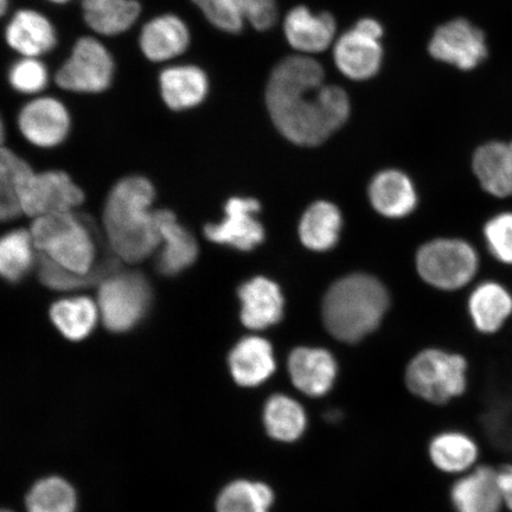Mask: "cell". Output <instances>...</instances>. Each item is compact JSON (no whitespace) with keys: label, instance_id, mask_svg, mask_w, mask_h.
I'll list each match as a JSON object with an SVG mask.
<instances>
[{"label":"cell","instance_id":"obj_23","mask_svg":"<svg viewBox=\"0 0 512 512\" xmlns=\"http://www.w3.org/2000/svg\"><path fill=\"white\" fill-rule=\"evenodd\" d=\"M451 502L456 512H499L503 505L497 471L479 466L453 484Z\"/></svg>","mask_w":512,"mask_h":512},{"label":"cell","instance_id":"obj_39","mask_svg":"<svg viewBox=\"0 0 512 512\" xmlns=\"http://www.w3.org/2000/svg\"><path fill=\"white\" fill-rule=\"evenodd\" d=\"M497 479L503 504L512 512V465L501 467L497 471Z\"/></svg>","mask_w":512,"mask_h":512},{"label":"cell","instance_id":"obj_34","mask_svg":"<svg viewBox=\"0 0 512 512\" xmlns=\"http://www.w3.org/2000/svg\"><path fill=\"white\" fill-rule=\"evenodd\" d=\"M30 165L14 151L0 147V221H10L22 214L18 184L31 172Z\"/></svg>","mask_w":512,"mask_h":512},{"label":"cell","instance_id":"obj_37","mask_svg":"<svg viewBox=\"0 0 512 512\" xmlns=\"http://www.w3.org/2000/svg\"><path fill=\"white\" fill-rule=\"evenodd\" d=\"M9 85L15 92L22 95H42L50 82L47 64L37 57H19L11 64L8 73Z\"/></svg>","mask_w":512,"mask_h":512},{"label":"cell","instance_id":"obj_33","mask_svg":"<svg viewBox=\"0 0 512 512\" xmlns=\"http://www.w3.org/2000/svg\"><path fill=\"white\" fill-rule=\"evenodd\" d=\"M34 241L30 232L12 230L0 238V277L19 283L35 264Z\"/></svg>","mask_w":512,"mask_h":512},{"label":"cell","instance_id":"obj_5","mask_svg":"<svg viewBox=\"0 0 512 512\" xmlns=\"http://www.w3.org/2000/svg\"><path fill=\"white\" fill-rule=\"evenodd\" d=\"M479 270L480 255L466 239H433L416 253V271L420 278L439 291L464 290L475 281Z\"/></svg>","mask_w":512,"mask_h":512},{"label":"cell","instance_id":"obj_9","mask_svg":"<svg viewBox=\"0 0 512 512\" xmlns=\"http://www.w3.org/2000/svg\"><path fill=\"white\" fill-rule=\"evenodd\" d=\"M22 213L40 217L70 213L85 201L83 191L62 171L29 172L18 184Z\"/></svg>","mask_w":512,"mask_h":512},{"label":"cell","instance_id":"obj_19","mask_svg":"<svg viewBox=\"0 0 512 512\" xmlns=\"http://www.w3.org/2000/svg\"><path fill=\"white\" fill-rule=\"evenodd\" d=\"M334 60L337 69L352 81H367L380 72L383 49L380 40H375L351 29L334 44Z\"/></svg>","mask_w":512,"mask_h":512},{"label":"cell","instance_id":"obj_16","mask_svg":"<svg viewBox=\"0 0 512 512\" xmlns=\"http://www.w3.org/2000/svg\"><path fill=\"white\" fill-rule=\"evenodd\" d=\"M466 309L478 334L497 335L512 317V293L497 280L480 281L472 287Z\"/></svg>","mask_w":512,"mask_h":512},{"label":"cell","instance_id":"obj_36","mask_svg":"<svg viewBox=\"0 0 512 512\" xmlns=\"http://www.w3.org/2000/svg\"><path fill=\"white\" fill-rule=\"evenodd\" d=\"M112 270H114V262L108 261L106 264L96 268L91 274H76L64 270L63 267L56 265L55 262L42 254L40 264H38V275H40L42 284L59 291L76 290V288L94 284L96 281L107 278Z\"/></svg>","mask_w":512,"mask_h":512},{"label":"cell","instance_id":"obj_32","mask_svg":"<svg viewBox=\"0 0 512 512\" xmlns=\"http://www.w3.org/2000/svg\"><path fill=\"white\" fill-rule=\"evenodd\" d=\"M274 492L270 485L239 479L221 491L217 512H270Z\"/></svg>","mask_w":512,"mask_h":512},{"label":"cell","instance_id":"obj_6","mask_svg":"<svg viewBox=\"0 0 512 512\" xmlns=\"http://www.w3.org/2000/svg\"><path fill=\"white\" fill-rule=\"evenodd\" d=\"M469 362L466 357L443 349L419 352L406 371V383L418 398L433 405H446L467 389Z\"/></svg>","mask_w":512,"mask_h":512},{"label":"cell","instance_id":"obj_31","mask_svg":"<svg viewBox=\"0 0 512 512\" xmlns=\"http://www.w3.org/2000/svg\"><path fill=\"white\" fill-rule=\"evenodd\" d=\"M99 309L86 297L64 298L50 307V319L69 341L79 342L92 334Z\"/></svg>","mask_w":512,"mask_h":512},{"label":"cell","instance_id":"obj_42","mask_svg":"<svg viewBox=\"0 0 512 512\" xmlns=\"http://www.w3.org/2000/svg\"><path fill=\"white\" fill-rule=\"evenodd\" d=\"M10 0H0V18L8 14Z\"/></svg>","mask_w":512,"mask_h":512},{"label":"cell","instance_id":"obj_40","mask_svg":"<svg viewBox=\"0 0 512 512\" xmlns=\"http://www.w3.org/2000/svg\"><path fill=\"white\" fill-rule=\"evenodd\" d=\"M355 29L362 32V34L381 40L383 36V27L380 22L374 18H362L355 25Z\"/></svg>","mask_w":512,"mask_h":512},{"label":"cell","instance_id":"obj_21","mask_svg":"<svg viewBox=\"0 0 512 512\" xmlns=\"http://www.w3.org/2000/svg\"><path fill=\"white\" fill-rule=\"evenodd\" d=\"M288 373L300 392L311 398H320L334 387L337 364L329 351L298 348L288 358Z\"/></svg>","mask_w":512,"mask_h":512},{"label":"cell","instance_id":"obj_1","mask_svg":"<svg viewBox=\"0 0 512 512\" xmlns=\"http://www.w3.org/2000/svg\"><path fill=\"white\" fill-rule=\"evenodd\" d=\"M266 104L278 131L302 146L324 143L347 123L351 112L347 92L325 83L322 64L305 55L286 57L274 67Z\"/></svg>","mask_w":512,"mask_h":512},{"label":"cell","instance_id":"obj_7","mask_svg":"<svg viewBox=\"0 0 512 512\" xmlns=\"http://www.w3.org/2000/svg\"><path fill=\"white\" fill-rule=\"evenodd\" d=\"M114 57L98 36H82L55 74L56 85L74 94H101L112 86Z\"/></svg>","mask_w":512,"mask_h":512},{"label":"cell","instance_id":"obj_28","mask_svg":"<svg viewBox=\"0 0 512 512\" xmlns=\"http://www.w3.org/2000/svg\"><path fill=\"white\" fill-rule=\"evenodd\" d=\"M342 229V215L334 204L319 201L306 210L299 224L300 240L312 251L334 247Z\"/></svg>","mask_w":512,"mask_h":512},{"label":"cell","instance_id":"obj_10","mask_svg":"<svg viewBox=\"0 0 512 512\" xmlns=\"http://www.w3.org/2000/svg\"><path fill=\"white\" fill-rule=\"evenodd\" d=\"M428 53L434 60L469 72L486 60L489 48L482 30L465 18H456L435 29Z\"/></svg>","mask_w":512,"mask_h":512},{"label":"cell","instance_id":"obj_41","mask_svg":"<svg viewBox=\"0 0 512 512\" xmlns=\"http://www.w3.org/2000/svg\"><path fill=\"white\" fill-rule=\"evenodd\" d=\"M5 136H6L5 124H4L2 114H0V147L4 146Z\"/></svg>","mask_w":512,"mask_h":512},{"label":"cell","instance_id":"obj_24","mask_svg":"<svg viewBox=\"0 0 512 512\" xmlns=\"http://www.w3.org/2000/svg\"><path fill=\"white\" fill-rule=\"evenodd\" d=\"M163 248L157 260V268L166 277H174L187 270L197 259V242L187 229L178 224L169 210L156 211Z\"/></svg>","mask_w":512,"mask_h":512},{"label":"cell","instance_id":"obj_38","mask_svg":"<svg viewBox=\"0 0 512 512\" xmlns=\"http://www.w3.org/2000/svg\"><path fill=\"white\" fill-rule=\"evenodd\" d=\"M483 240L492 258L512 267V210L499 211L485 221Z\"/></svg>","mask_w":512,"mask_h":512},{"label":"cell","instance_id":"obj_18","mask_svg":"<svg viewBox=\"0 0 512 512\" xmlns=\"http://www.w3.org/2000/svg\"><path fill=\"white\" fill-rule=\"evenodd\" d=\"M158 88L169 110L184 112L206 101L210 82L207 73L195 64H168L159 73Z\"/></svg>","mask_w":512,"mask_h":512},{"label":"cell","instance_id":"obj_25","mask_svg":"<svg viewBox=\"0 0 512 512\" xmlns=\"http://www.w3.org/2000/svg\"><path fill=\"white\" fill-rule=\"evenodd\" d=\"M233 379L241 387L254 388L274 374L275 358L272 345L264 338H243L229 355Z\"/></svg>","mask_w":512,"mask_h":512},{"label":"cell","instance_id":"obj_15","mask_svg":"<svg viewBox=\"0 0 512 512\" xmlns=\"http://www.w3.org/2000/svg\"><path fill=\"white\" fill-rule=\"evenodd\" d=\"M191 34L183 18L174 14L158 15L140 29L138 46L147 61L170 63L190 47Z\"/></svg>","mask_w":512,"mask_h":512},{"label":"cell","instance_id":"obj_43","mask_svg":"<svg viewBox=\"0 0 512 512\" xmlns=\"http://www.w3.org/2000/svg\"><path fill=\"white\" fill-rule=\"evenodd\" d=\"M47 2L55 5H66L70 2H73V0H47Z\"/></svg>","mask_w":512,"mask_h":512},{"label":"cell","instance_id":"obj_44","mask_svg":"<svg viewBox=\"0 0 512 512\" xmlns=\"http://www.w3.org/2000/svg\"><path fill=\"white\" fill-rule=\"evenodd\" d=\"M0 512H12V511H4V510H0Z\"/></svg>","mask_w":512,"mask_h":512},{"label":"cell","instance_id":"obj_2","mask_svg":"<svg viewBox=\"0 0 512 512\" xmlns=\"http://www.w3.org/2000/svg\"><path fill=\"white\" fill-rule=\"evenodd\" d=\"M155 188L149 179L131 176L112 189L108 196L104 223L115 255L130 264L143 261L162 243L155 213L150 211Z\"/></svg>","mask_w":512,"mask_h":512},{"label":"cell","instance_id":"obj_11","mask_svg":"<svg viewBox=\"0 0 512 512\" xmlns=\"http://www.w3.org/2000/svg\"><path fill=\"white\" fill-rule=\"evenodd\" d=\"M17 126L31 145L54 149L68 138L72 130V115L61 99L42 94L34 96L21 108Z\"/></svg>","mask_w":512,"mask_h":512},{"label":"cell","instance_id":"obj_20","mask_svg":"<svg viewBox=\"0 0 512 512\" xmlns=\"http://www.w3.org/2000/svg\"><path fill=\"white\" fill-rule=\"evenodd\" d=\"M337 24L329 12L313 15L306 6L288 12L284 34L288 44L305 56L320 54L335 43Z\"/></svg>","mask_w":512,"mask_h":512},{"label":"cell","instance_id":"obj_17","mask_svg":"<svg viewBox=\"0 0 512 512\" xmlns=\"http://www.w3.org/2000/svg\"><path fill=\"white\" fill-rule=\"evenodd\" d=\"M479 188L497 200L512 198V139L479 145L471 158Z\"/></svg>","mask_w":512,"mask_h":512},{"label":"cell","instance_id":"obj_12","mask_svg":"<svg viewBox=\"0 0 512 512\" xmlns=\"http://www.w3.org/2000/svg\"><path fill=\"white\" fill-rule=\"evenodd\" d=\"M207 21L227 34H239L248 22L255 30H270L278 19L275 0H191Z\"/></svg>","mask_w":512,"mask_h":512},{"label":"cell","instance_id":"obj_13","mask_svg":"<svg viewBox=\"0 0 512 512\" xmlns=\"http://www.w3.org/2000/svg\"><path fill=\"white\" fill-rule=\"evenodd\" d=\"M260 210V204L253 198H232L226 204V216L220 223L208 224L204 228L207 239L217 243L239 249V251H252L265 239L264 228L255 219Z\"/></svg>","mask_w":512,"mask_h":512},{"label":"cell","instance_id":"obj_3","mask_svg":"<svg viewBox=\"0 0 512 512\" xmlns=\"http://www.w3.org/2000/svg\"><path fill=\"white\" fill-rule=\"evenodd\" d=\"M388 306V292L379 280L352 274L338 280L326 293L325 326L339 341L360 342L380 325Z\"/></svg>","mask_w":512,"mask_h":512},{"label":"cell","instance_id":"obj_22","mask_svg":"<svg viewBox=\"0 0 512 512\" xmlns=\"http://www.w3.org/2000/svg\"><path fill=\"white\" fill-rule=\"evenodd\" d=\"M241 320L248 329L262 330L283 318L284 298L280 288L270 279L254 278L239 290Z\"/></svg>","mask_w":512,"mask_h":512},{"label":"cell","instance_id":"obj_29","mask_svg":"<svg viewBox=\"0 0 512 512\" xmlns=\"http://www.w3.org/2000/svg\"><path fill=\"white\" fill-rule=\"evenodd\" d=\"M428 453L438 470L457 475L475 465L479 451L470 435L451 431L435 435L428 447Z\"/></svg>","mask_w":512,"mask_h":512},{"label":"cell","instance_id":"obj_8","mask_svg":"<svg viewBox=\"0 0 512 512\" xmlns=\"http://www.w3.org/2000/svg\"><path fill=\"white\" fill-rule=\"evenodd\" d=\"M152 303V290L143 274H110L99 288V311L106 328L127 332L142 322Z\"/></svg>","mask_w":512,"mask_h":512},{"label":"cell","instance_id":"obj_27","mask_svg":"<svg viewBox=\"0 0 512 512\" xmlns=\"http://www.w3.org/2000/svg\"><path fill=\"white\" fill-rule=\"evenodd\" d=\"M369 195L374 208L390 219L406 217L418 206L412 179L398 170L377 175L370 184Z\"/></svg>","mask_w":512,"mask_h":512},{"label":"cell","instance_id":"obj_4","mask_svg":"<svg viewBox=\"0 0 512 512\" xmlns=\"http://www.w3.org/2000/svg\"><path fill=\"white\" fill-rule=\"evenodd\" d=\"M30 234L35 248L64 270L82 275L95 271L93 235L72 213L36 217Z\"/></svg>","mask_w":512,"mask_h":512},{"label":"cell","instance_id":"obj_30","mask_svg":"<svg viewBox=\"0 0 512 512\" xmlns=\"http://www.w3.org/2000/svg\"><path fill=\"white\" fill-rule=\"evenodd\" d=\"M262 419L267 434L280 443H294L303 437L307 427L303 406L283 394L273 395L267 400Z\"/></svg>","mask_w":512,"mask_h":512},{"label":"cell","instance_id":"obj_35","mask_svg":"<svg viewBox=\"0 0 512 512\" xmlns=\"http://www.w3.org/2000/svg\"><path fill=\"white\" fill-rule=\"evenodd\" d=\"M27 508L29 512H75V491L61 478L43 479L31 489Z\"/></svg>","mask_w":512,"mask_h":512},{"label":"cell","instance_id":"obj_14","mask_svg":"<svg viewBox=\"0 0 512 512\" xmlns=\"http://www.w3.org/2000/svg\"><path fill=\"white\" fill-rule=\"evenodd\" d=\"M6 44L19 57L42 59L59 43V34L50 18L35 9L15 12L4 31Z\"/></svg>","mask_w":512,"mask_h":512},{"label":"cell","instance_id":"obj_26","mask_svg":"<svg viewBox=\"0 0 512 512\" xmlns=\"http://www.w3.org/2000/svg\"><path fill=\"white\" fill-rule=\"evenodd\" d=\"M83 19L98 37H115L131 30L142 15L138 0H80Z\"/></svg>","mask_w":512,"mask_h":512}]
</instances>
